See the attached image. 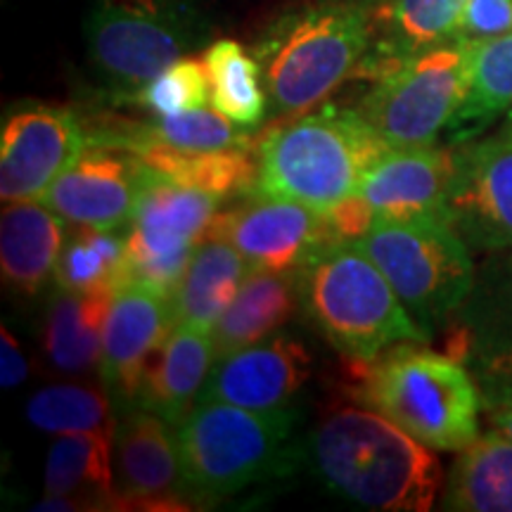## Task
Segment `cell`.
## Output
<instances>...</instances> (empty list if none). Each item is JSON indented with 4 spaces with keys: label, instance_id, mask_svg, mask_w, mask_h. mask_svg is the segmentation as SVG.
<instances>
[{
    "label": "cell",
    "instance_id": "1",
    "mask_svg": "<svg viewBox=\"0 0 512 512\" xmlns=\"http://www.w3.org/2000/svg\"><path fill=\"white\" fill-rule=\"evenodd\" d=\"M306 453L325 489L358 508L427 512L441 489L432 448L373 408L323 413L309 432Z\"/></svg>",
    "mask_w": 512,
    "mask_h": 512
},
{
    "label": "cell",
    "instance_id": "2",
    "mask_svg": "<svg viewBox=\"0 0 512 512\" xmlns=\"http://www.w3.org/2000/svg\"><path fill=\"white\" fill-rule=\"evenodd\" d=\"M387 150L358 110L325 105L261 133L254 192L325 214L361 190L363 178Z\"/></svg>",
    "mask_w": 512,
    "mask_h": 512
},
{
    "label": "cell",
    "instance_id": "3",
    "mask_svg": "<svg viewBox=\"0 0 512 512\" xmlns=\"http://www.w3.org/2000/svg\"><path fill=\"white\" fill-rule=\"evenodd\" d=\"M349 363L354 399L432 451H460L479 437V384L456 356L401 342L373 361Z\"/></svg>",
    "mask_w": 512,
    "mask_h": 512
},
{
    "label": "cell",
    "instance_id": "4",
    "mask_svg": "<svg viewBox=\"0 0 512 512\" xmlns=\"http://www.w3.org/2000/svg\"><path fill=\"white\" fill-rule=\"evenodd\" d=\"M368 46V5L323 0L283 12L254 43V57L275 110L302 114L354 76Z\"/></svg>",
    "mask_w": 512,
    "mask_h": 512
},
{
    "label": "cell",
    "instance_id": "5",
    "mask_svg": "<svg viewBox=\"0 0 512 512\" xmlns=\"http://www.w3.org/2000/svg\"><path fill=\"white\" fill-rule=\"evenodd\" d=\"M297 283L304 313L347 361H373L394 344L427 339L358 242L318 249Z\"/></svg>",
    "mask_w": 512,
    "mask_h": 512
},
{
    "label": "cell",
    "instance_id": "6",
    "mask_svg": "<svg viewBox=\"0 0 512 512\" xmlns=\"http://www.w3.org/2000/svg\"><path fill=\"white\" fill-rule=\"evenodd\" d=\"M292 411H249L221 401H197L178 422L188 494L219 501L247 486L292 475L299 463Z\"/></svg>",
    "mask_w": 512,
    "mask_h": 512
},
{
    "label": "cell",
    "instance_id": "7",
    "mask_svg": "<svg viewBox=\"0 0 512 512\" xmlns=\"http://www.w3.org/2000/svg\"><path fill=\"white\" fill-rule=\"evenodd\" d=\"M209 36L200 0H93L88 60L119 100H128Z\"/></svg>",
    "mask_w": 512,
    "mask_h": 512
},
{
    "label": "cell",
    "instance_id": "8",
    "mask_svg": "<svg viewBox=\"0 0 512 512\" xmlns=\"http://www.w3.org/2000/svg\"><path fill=\"white\" fill-rule=\"evenodd\" d=\"M358 245L427 337L456 316L475 287L470 249L448 219L377 221Z\"/></svg>",
    "mask_w": 512,
    "mask_h": 512
},
{
    "label": "cell",
    "instance_id": "9",
    "mask_svg": "<svg viewBox=\"0 0 512 512\" xmlns=\"http://www.w3.org/2000/svg\"><path fill=\"white\" fill-rule=\"evenodd\" d=\"M475 41L451 38L373 81L356 107L389 147H430L451 126L470 86Z\"/></svg>",
    "mask_w": 512,
    "mask_h": 512
},
{
    "label": "cell",
    "instance_id": "10",
    "mask_svg": "<svg viewBox=\"0 0 512 512\" xmlns=\"http://www.w3.org/2000/svg\"><path fill=\"white\" fill-rule=\"evenodd\" d=\"M209 192L176 183L150 169L126 235L128 280L174 297L195 247L219 214Z\"/></svg>",
    "mask_w": 512,
    "mask_h": 512
},
{
    "label": "cell",
    "instance_id": "11",
    "mask_svg": "<svg viewBox=\"0 0 512 512\" xmlns=\"http://www.w3.org/2000/svg\"><path fill=\"white\" fill-rule=\"evenodd\" d=\"M86 145V124L69 107H15L0 128V200H43Z\"/></svg>",
    "mask_w": 512,
    "mask_h": 512
},
{
    "label": "cell",
    "instance_id": "12",
    "mask_svg": "<svg viewBox=\"0 0 512 512\" xmlns=\"http://www.w3.org/2000/svg\"><path fill=\"white\" fill-rule=\"evenodd\" d=\"M204 238L230 242L256 271L292 275L302 271L318 249L330 245L323 214L261 192L219 211Z\"/></svg>",
    "mask_w": 512,
    "mask_h": 512
},
{
    "label": "cell",
    "instance_id": "13",
    "mask_svg": "<svg viewBox=\"0 0 512 512\" xmlns=\"http://www.w3.org/2000/svg\"><path fill=\"white\" fill-rule=\"evenodd\" d=\"M456 171L448 219L467 245L482 252L512 249V126L453 147Z\"/></svg>",
    "mask_w": 512,
    "mask_h": 512
},
{
    "label": "cell",
    "instance_id": "14",
    "mask_svg": "<svg viewBox=\"0 0 512 512\" xmlns=\"http://www.w3.org/2000/svg\"><path fill=\"white\" fill-rule=\"evenodd\" d=\"M176 427L162 415L126 406L114 427L112 510H188Z\"/></svg>",
    "mask_w": 512,
    "mask_h": 512
},
{
    "label": "cell",
    "instance_id": "15",
    "mask_svg": "<svg viewBox=\"0 0 512 512\" xmlns=\"http://www.w3.org/2000/svg\"><path fill=\"white\" fill-rule=\"evenodd\" d=\"M147 174L150 166L133 152L86 145L41 202L74 226L119 230L131 226Z\"/></svg>",
    "mask_w": 512,
    "mask_h": 512
},
{
    "label": "cell",
    "instance_id": "16",
    "mask_svg": "<svg viewBox=\"0 0 512 512\" xmlns=\"http://www.w3.org/2000/svg\"><path fill=\"white\" fill-rule=\"evenodd\" d=\"M448 351L470 366L482 396L512 387V249L494 252L477 273Z\"/></svg>",
    "mask_w": 512,
    "mask_h": 512
},
{
    "label": "cell",
    "instance_id": "17",
    "mask_svg": "<svg viewBox=\"0 0 512 512\" xmlns=\"http://www.w3.org/2000/svg\"><path fill=\"white\" fill-rule=\"evenodd\" d=\"M313 358L299 339L271 335L214 361L197 401H221L249 411H285L304 389Z\"/></svg>",
    "mask_w": 512,
    "mask_h": 512
},
{
    "label": "cell",
    "instance_id": "18",
    "mask_svg": "<svg viewBox=\"0 0 512 512\" xmlns=\"http://www.w3.org/2000/svg\"><path fill=\"white\" fill-rule=\"evenodd\" d=\"M171 297L136 280H126L114 292L105 337H102L100 377L112 399L133 406L147 356L174 328Z\"/></svg>",
    "mask_w": 512,
    "mask_h": 512
},
{
    "label": "cell",
    "instance_id": "19",
    "mask_svg": "<svg viewBox=\"0 0 512 512\" xmlns=\"http://www.w3.org/2000/svg\"><path fill=\"white\" fill-rule=\"evenodd\" d=\"M456 157L441 147H389L361 183L377 221L448 219ZM451 221V219H448Z\"/></svg>",
    "mask_w": 512,
    "mask_h": 512
},
{
    "label": "cell",
    "instance_id": "20",
    "mask_svg": "<svg viewBox=\"0 0 512 512\" xmlns=\"http://www.w3.org/2000/svg\"><path fill=\"white\" fill-rule=\"evenodd\" d=\"M465 0H377L370 8V46L354 76L377 81L403 60L458 36Z\"/></svg>",
    "mask_w": 512,
    "mask_h": 512
},
{
    "label": "cell",
    "instance_id": "21",
    "mask_svg": "<svg viewBox=\"0 0 512 512\" xmlns=\"http://www.w3.org/2000/svg\"><path fill=\"white\" fill-rule=\"evenodd\" d=\"M214 361L216 347L209 330L174 323L157 349L147 356L133 406L178 425L200 399Z\"/></svg>",
    "mask_w": 512,
    "mask_h": 512
},
{
    "label": "cell",
    "instance_id": "22",
    "mask_svg": "<svg viewBox=\"0 0 512 512\" xmlns=\"http://www.w3.org/2000/svg\"><path fill=\"white\" fill-rule=\"evenodd\" d=\"M64 247V219L41 200L5 204L0 216L3 283L22 297H34L55 275Z\"/></svg>",
    "mask_w": 512,
    "mask_h": 512
},
{
    "label": "cell",
    "instance_id": "23",
    "mask_svg": "<svg viewBox=\"0 0 512 512\" xmlns=\"http://www.w3.org/2000/svg\"><path fill=\"white\" fill-rule=\"evenodd\" d=\"M249 271L252 266L230 242L202 238L171 297L176 323L209 332L214 330Z\"/></svg>",
    "mask_w": 512,
    "mask_h": 512
},
{
    "label": "cell",
    "instance_id": "24",
    "mask_svg": "<svg viewBox=\"0 0 512 512\" xmlns=\"http://www.w3.org/2000/svg\"><path fill=\"white\" fill-rule=\"evenodd\" d=\"M299 304H302L299 283L292 273L252 268L235 299L211 330L216 358L271 337L292 318Z\"/></svg>",
    "mask_w": 512,
    "mask_h": 512
},
{
    "label": "cell",
    "instance_id": "25",
    "mask_svg": "<svg viewBox=\"0 0 512 512\" xmlns=\"http://www.w3.org/2000/svg\"><path fill=\"white\" fill-rule=\"evenodd\" d=\"M117 287L72 292L62 290L50 304L43 351L48 361L64 373H88L100 366L102 337Z\"/></svg>",
    "mask_w": 512,
    "mask_h": 512
},
{
    "label": "cell",
    "instance_id": "26",
    "mask_svg": "<svg viewBox=\"0 0 512 512\" xmlns=\"http://www.w3.org/2000/svg\"><path fill=\"white\" fill-rule=\"evenodd\" d=\"M143 162L171 181L204 190L228 202L252 195L259 181V157L252 147L181 150L164 143H143L133 150Z\"/></svg>",
    "mask_w": 512,
    "mask_h": 512
},
{
    "label": "cell",
    "instance_id": "27",
    "mask_svg": "<svg viewBox=\"0 0 512 512\" xmlns=\"http://www.w3.org/2000/svg\"><path fill=\"white\" fill-rule=\"evenodd\" d=\"M46 491L88 510L114 505V430L57 434L46 458Z\"/></svg>",
    "mask_w": 512,
    "mask_h": 512
},
{
    "label": "cell",
    "instance_id": "28",
    "mask_svg": "<svg viewBox=\"0 0 512 512\" xmlns=\"http://www.w3.org/2000/svg\"><path fill=\"white\" fill-rule=\"evenodd\" d=\"M441 508L458 512H512V441L486 432L460 448Z\"/></svg>",
    "mask_w": 512,
    "mask_h": 512
},
{
    "label": "cell",
    "instance_id": "29",
    "mask_svg": "<svg viewBox=\"0 0 512 512\" xmlns=\"http://www.w3.org/2000/svg\"><path fill=\"white\" fill-rule=\"evenodd\" d=\"M512 107V31L510 34L475 41L470 86L451 121L453 143H465L484 131L496 117Z\"/></svg>",
    "mask_w": 512,
    "mask_h": 512
},
{
    "label": "cell",
    "instance_id": "30",
    "mask_svg": "<svg viewBox=\"0 0 512 512\" xmlns=\"http://www.w3.org/2000/svg\"><path fill=\"white\" fill-rule=\"evenodd\" d=\"M202 62L209 74L211 107L240 126L261 124L268 95L259 60L238 41L219 38L204 50Z\"/></svg>",
    "mask_w": 512,
    "mask_h": 512
},
{
    "label": "cell",
    "instance_id": "31",
    "mask_svg": "<svg viewBox=\"0 0 512 512\" xmlns=\"http://www.w3.org/2000/svg\"><path fill=\"white\" fill-rule=\"evenodd\" d=\"M53 278L60 290L72 292L121 287L128 280L126 238L117 230L79 226L64 242Z\"/></svg>",
    "mask_w": 512,
    "mask_h": 512
},
{
    "label": "cell",
    "instance_id": "32",
    "mask_svg": "<svg viewBox=\"0 0 512 512\" xmlns=\"http://www.w3.org/2000/svg\"><path fill=\"white\" fill-rule=\"evenodd\" d=\"M27 420L48 434L114 430L112 394L86 384H53L27 401Z\"/></svg>",
    "mask_w": 512,
    "mask_h": 512
},
{
    "label": "cell",
    "instance_id": "33",
    "mask_svg": "<svg viewBox=\"0 0 512 512\" xmlns=\"http://www.w3.org/2000/svg\"><path fill=\"white\" fill-rule=\"evenodd\" d=\"M126 102H136L155 117H171L207 107V102H211L207 67L195 57H181Z\"/></svg>",
    "mask_w": 512,
    "mask_h": 512
},
{
    "label": "cell",
    "instance_id": "34",
    "mask_svg": "<svg viewBox=\"0 0 512 512\" xmlns=\"http://www.w3.org/2000/svg\"><path fill=\"white\" fill-rule=\"evenodd\" d=\"M512 31V0H465L458 38L489 41Z\"/></svg>",
    "mask_w": 512,
    "mask_h": 512
},
{
    "label": "cell",
    "instance_id": "35",
    "mask_svg": "<svg viewBox=\"0 0 512 512\" xmlns=\"http://www.w3.org/2000/svg\"><path fill=\"white\" fill-rule=\"evenodd\" d=\"M325 228H328L330 245H344V242H361L377 223V214L361 192L349 195L347 200L335 204L323 214Z\"/></svg>",
    "mask_w": 512,
    "mask_h": 512
},
{
    "label": "cell",
    "instance_id": "36",
    "mask_svg": "<svg viewBox=\"0 0 512 512\" xmlns=\"http://www.w3.org/2000/svg\"><path fill=\"white\" fill-rule=\"evenodd\" d=\"M29 373V361L22 344L17 342L8 325H3L0 328V387L17 389L19 384L27 382Z\"/></svg>",
    "mask_w": 512,
    "mask_h": 512
},
{
    "label": "cell",
    "instance_id": "37",
    "mask_svg": "<svg viewBox=\"0 0 512 512\" xmlns=\"http://www.w3.org/2000/svg\"><path fill=\"white\" fill-rule=\"evenodd\" d=\"M486 420H489L491 432L512 441V387L501 392L482 396Z\"/></svg>",
    "mask_w": 512,
    "mask_h": 512
},
{
    "label": "cell",
    "instance_id": "38",
    "mask_svg": "<svg viewBox=\"0 0 512 512\" xmlns=\"http://www.w3.org/2000/svg\"><path fill=\"white\" fill-rule=\"evenodd\" d=\"M505 124H510V126H512V107H510V112H508V121H505Z\"/></svg>",
    "mask_w": 512,
    "mask_h": 512
}]
</instances>
